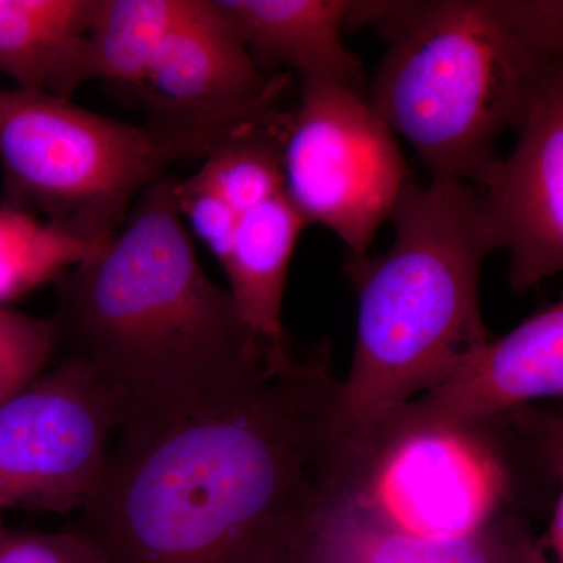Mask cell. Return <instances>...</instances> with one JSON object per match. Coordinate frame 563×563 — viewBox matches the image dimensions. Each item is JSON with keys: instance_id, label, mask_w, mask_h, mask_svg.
<instances>
[{"instance_id": "cell-1", "label": "cell", "mask_w": 563, "mask_h": 563, "mask_svg": "<svg viewBox=\"0 0 563 563\" xmlns=\"http://www.w3.org/2000/svg\"><path fill=\"white\" fill-rule=\"evenodd\" d=\"M328 347L129 409L80 531L109 563H274L335 506L350 437Z\"/></svg>"}, {"instance_id": "cell-2", "label": "cell", "mask_w": 563, "mask_h": 563, "mask_svg": "<svg viewBox=\"0 0 563 563\" xmlns=\"http://www.w3.org/2000/svg\"><path fill=\"white\" fill-rule=\"evenodd\" d=\"M174 181L150 185L117 232L57 280L58 335L124 410L190 398L288 347L251 331L203 272Z\"/></svg>"}, {"instance_id": "cell-3", "label": "cell", "mask_w": 563, "mask_h": 563, "mask_svg": "<svg viewBox=\"0 0 563 563\" xmlns=\"http://www.w3.org/2000/svg\"><path fill=\"white\" fill-rule=\"evenodd\" d=\"M366 24L388 49L363 99L435 180L483 188L498 136L563 84L561 0L352 2Z\"/></svg>"}, {"instance_id": "cell-4", "label": "cell", "mask_w": 563, "mask_h": 563, "mask_svg": "<svg viewBox=\"0 0 563 563\" xmlns=\"http://www.w3.org/2000/svg\"><path fill=\"white\" fill-rule=\"evenodd\" d=\"M390 218V250L346 263L358 291L354 358L340 390L350 439L439 384L490 340L479 274L499 244L483 190L410 177Z\"/></svg>"}, {"instance_id": "cell-5", "label": "cell", "mask_w": 563, "mask_h": 563, "mask_svg": "<svg viewBox=\"0 0 563 563\" xmlns=\"http://www.w3.org/2000/svg\"><path fill=\"white\" fill-rule=\"evenodd\" d=\"M563 496L561 415L529 406L463 421L398 409L350 440L332 510L385 531L466 536L544 517Z\"/></svg>"}, {"instance_id": "cell-6", "label": "cell", "mask_w": 563, "mask_h": 563, "mask_svg": "<svg viewBox=\"0 0 563 563\" xmlns=\"http://www.w3.org/2000/svg\"><path fill=\"white\" fill-rule=\"evenodd\" d=\"M251 124L155 118L128 124L46 91L0 88L3 202L102 243L166 168L206 158Z\"/></svg>"}, {"instance_id": "cell-7", "label": "cell", "mask_w": 563, "mask_h": 563, "mask_svg": "<svg viewBox=\"0 0 563 563\" xmlns=\"http://www.w3.org/2000/svg\"><path fill=\"white\" fill-rule=\"evenodd\" d=\"M282 150L284 188L309 224L340 236L347 262L368 257L410 169L395 133L376 111L339 85L302 80Z\"/></svg>"}, {"instance_id": "cell-8", "label": "cell", "mask_w": 563, "mask_h": 563, "mask_svg": "<svg viewBox=\"0 0 563 563\" xmlns=\"http://www.w3.org/2000/svg\"><path fill=\"white\" fill-rule=\"evenodd\" d=\"M124 409L120 393L76 357L0 404V512L84 509Z\"/></svg>"}, {"instance_id": "cell-9", "label": "cell", "mask_w": 563, "mask_h": 563, "mask_svg": "<svg viewBox=\"0 0 563 563\" xmlns=\"http://www.w3.org/2000/svg\"><path fill=\"white\" fill-rule=\"evenodd\" d=\"M290 80L258 68L214 0H190L129 92L155 120L250 124L279 110Z\"/></svg>"}, {"instance_id": "cell-10", "label": "cell", "mask_w": 563, "mask_h": 563, "mask_svg": "<svg viewBox=\"0 0 563 563\" xmlns=\"http://www.w3.org/2000/svg\"><path fill=\"white\" fill-rule=\"evenodd\" d=\"M518 131L512 155L481 190L499 247L510 254V285L525 292L563 268V84Z\"/></svg>"}, {"instance_id": "cell-11", "label": "cell", "mask_w": 563, "mask_h": 563, "mask_svg": "<svg viewBox=\"0 0 563 563\" xmlns=\"http://www.w3.org/2000/svg\"><path fill=\"white\" fill-rule=\"evenodd\" d=\"M562 395L563 303L559 301L537 310L501 339L488 340L421 398L398 410L420 421L477 420Z\"/></svg>"}, {"instance_id": "cell-12", "label": "cell", "mask_w": 563, "mask_h": 563, "mask_svg": "<svg viewBox=\"0 0 563 563\" xmlns=\"http://www.w3.org/2000/svg\"><path fill=\"white\" fill-rule=\"evenodd\" d=\"M214 5L263 73L288 68L301 80L328 81L365 98V70L342 40L350 0H214Z\"/></svg>"}, {"instance_id": "cell-13", "label": "cell", "mask_w": 563, "mask_h": 563, "mask_svg": "<svg viewBox=\"0 0 563 563\" xmlns=\"http://www.w3.org/2000/svg\"><path fill=\"white\" fill-rule=\"evenodd\" d=\"M291 111H274L211 150L201 168L174 181L177 211L218 262H222L240 214L284 190L282 150Z\"/></svg>"}, {"instance_id": "cell-14", "label": "cell", "mask_w": 563, "mask_h": 563, "mask_svg": "<svg viewBox=\"0 0 563 563\" xmlns=\"http://www.w3.org/2000/svg\"><path fill=\"white\" fill-rule=\"evenodd\" d=\"M324 563H563V532L537 533L528 518H509L466 536L429 539L373 528L331 510L317 531Z\"/></svg>"}, {"instance_id": "cell-15", "label": "cell", "mask_w": 563, "mask_h": 563, "mask_svg": "<svg viewBox=\"0 0 563 563\" xmlns=\"http://www.w3.org/2000/svg\"><path fill=\"white\" fill-rule=\"evenodd\" d=\"M306 225L284 188L240 214L221 262L236 312L251 331L269 342H287L282 325L285 284Z\"/></svg>"}, {"instance_id": "cell-16", "label": "cell", "mask_w": 563, "mask_h": 563, "mask_svg": "<svg viewBox=\"0 0 563 563\" xmlns=\"http://www.w3.org/2000/svg\"><path fill=\"white\" fill-rule=\"evenodd\" d=\"M190 0H98L87 31L63 63L49 95L69 99L87 81L131 91L143 79L166 33Z\"/></svg>"}, {"instance_id": "cell-17", "label": "cell", "mask_w": 563, "mask_h": 563, "mask_svg": "<svg viewBox=\"0 0 563 563\" xmlns=\"http://www.w3.org/2000/svg\"><path fill=\"white\" fill-rule=\"evenodd\" d=\"M98 0H0V73L47 91L92 20Z\"/></svg>"}, {"instance_id": "cell-18", "label": "cell", "mask_w": 563, "mask_h": 563, "mask_svg": "<svg viewBox=\"0 0 563 563\" xmlns=\"http://www.w3.org/2000/svg\"><path fill=\"white\" fill-rule=\"evenodd\" d=\"M99 244L3 202L0 206V306L9 307L44 284L57 282Z\"/></svg>"}, {"instance_id": "cell-19", "label": "cell", "mask_w": 563, "mask_h": 563, "mask_svg": "<svg viewBox=\"0 0 563 563\" xmlns=\"http://www.w3.org/2000/svg\"><path fill=\"white\" fill-rule=\"evenodd\" d=\"M58 339L54 320L0 306V404L43 376Z\"/></svg>"}, {"instance_id": "cell-20", "label": "cell", "mask_w": 563, "mask_h": 563, "mask_svg": "<svg viewBox=\"0 0 563 563\" xmlns=\"http://www.w3.org/2000/svg\"><path fill=\"white\" fill-rule=\"evenodd\" d=\"M0 563H109V559L80 529L47 533L0 529Z\"/></svg>"}, {"instance_id": "cell-21", "label": "cell", "mask_w": 563, "mask_h": 563, "mask_svg": "<svg viewBox=\"0 0 563 563\" xmlns=\"http://www.w3.org/2000/svg\"><path fill=\"white\" fill-rule=\"evenodd\" d=\"M274 563H324L322 562L320 551L317 547V532L309 539L292 547L288 553L282 555L279 561Z\"/></svg>"}, {"instance_id": "cell-22", "label": "cell", "mask_w": 563, "mask_h": 563, "mask_svg": "<svg viewBox=\"0 0 563 563\" xmlns=\"http://www.w3.org/2000/svg\"><path fill=\"white\" fill-rule=\"evenodd\" d=\"M0 529H2V528H0Z\"/></svg>"}]
</instances>
